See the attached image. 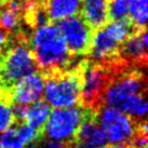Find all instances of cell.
Segmentation results:
<instances>
[{
	"mask_svg": "<svg viewBox=\"0 0 148 148\" xmlns=\"http://www.w3.org/2000/svg\"><path fill=\"white\" fill-rule=\"evenodd\" d=\"M10 36H11V35H9L7 32H4L3 29L0 28V50L7 45V42L9 41Z\"/></svg>",
	"mask_w": 148,
	"mask_h": 148,
	"instance_id": "603a6c76",
	"label": "cell"
},
{
	"mask_svg": "<svg viewBox=\"0 0 148 148\" xmlns=\"http://www.w3.org/2000/svg\"><path fill=\"white\" fill-rule=\"evenodd\" d=\"M5 2H7V0H0V9L2 8L4 4H5Z\"/></svg>",
	"mask_w": 148,
	"mask_h": 148,
	"instance_id": "d4e9b609",
	"label": "cell"
},
{
	"mask_svg": "<svg viewBox=\"0 0 148 148\" xmlns=\"http://www.w3.org/2000/svg\"><path fill=\"white\" fill-rule=\"evenodd\" d=\"M25 142L21 138L16 127H9L0 134V148H24Z\"/></svg>",
	"mask_w": 148,
	"mask_h": 148,
	"instance_id": "44dd1931",
	"label": "cell"
},
{
	"mask_svg": "<svg viewBox=\"0 0 148 148\" xmlns=\"http://www.w3.org/2000/svg\"><path fill=\"white\" fill-rule=\"evenodd\" d=\"M97 148H106V147H104V146H103V147H97Z\"/></svg>",
	"mask_w": 148,
	"mask_h": 148,
	"instance_id": "83f0119b",
	"label": "cell"
},
{
	"mask_svg": "<svg viewBox=\"0 0 148 148\" xmlns=\"http://www.w3.org/2000/svg\"><path fill=\"white\" fill-rule=\"evenodd\" d=\"M45 81V75L37 70L15 83V86L11 89L4 99L10 101L12 105L26 106L35 103L39 101L43 94Z\"/></svg>",
	"mask_w": 148,
	"mask_h": 148,
	"instance_id": "9c48e42d",
	"label": "cell"
},
{
	"mask_svg": "<svg viewBox=\"0 0 148 148\" xmlns=\"http://www.w3.org/2000/svg\"><path fill=\"white\" fill-rule=\"evenodd\" d=\"M80 12L83 20L96 30L109 21L108 0H82Z\"/></svg>",
	"mask_w": 148,
	"mask_h": 148,
	"instance_id": "5bb4252c",
	"label": "cell"
},
{
	"mask_svg": "<svg viewBox=\"0 0 148 148\" xmlns=\"http://www.w3.org/2000/svg\"><path fill=\"white\" fill-rule=\"evenodd\" d=\"M40 1H45V0H40Z\"/></svg>",
	"mask_w": 148,
	"mask_h": 148,
	"instance_id": "f1b7e54d",
	"label": "cell"
},
{
	"mask_svg": "<svg viewBox=\"0 0 148 148\" xmlns=\"http://www.w3.org/2000/svg\"><path fill=\"white\" fill-rule=\"evenodd\" d=\"M127 66L121 62L102 64L82 58L81 62V107L97 110L102 106V99L117 69Z\"/></svg>",
	"mask_w": 148,
	"mask_h": 148,
	"instance_id": "277c9868",
	"label": "cell"
},
{
	"mask_svg": "<svg viewBox=\"0 0 148 148\" xmlns=\"http://www.w3.org/2000/svg\"><path fill=\"white\" fill-rule=\"evenodd\" d=\"M27 148H40V147H38V146H34V145H32V146H28Z\"/></svg>",
	"mask_w": 148,
	"mask_h": 148,
	"instance_id": "4316f807",
	"label": "cell"
},
{
	"mask_svg": "<svg viewBox=\"0 0 148 148\" xmlns=\"http://www.w3.org/2000/svg\"><path fill=\"white\" fill-rule=\"evenodd\" d=\"M146 94L147 93H140V94L131 96L124 102L120 110L130 116L136 122H142L140 120L145 118L148 109Z\"/></svg>",
	"mask_w": 148,
	"mask_h": 148,
	"instance_id": "2e32d148",
	"label": "cell"
},
{
	"mask_svg": "<svg viewBox=\"0 0 148 148\" xmlns=\"http://www.w3.org/2000/svg\"><path fill=\"white\" fill-rule=\"evenodd\" d=\"M28 37L24 30L11 35L7 45L0 50V88L3 97L22 78L38 69Z\"/></svg>",
	"mask_w": 148,
	"mask_h": 148,
	"instance_id": "7a4b0ae2",
	"label": "cell"
},
{
	"mask_svg": "<svg viewBox=\"0 0 148 148\" xmlns=\"http://www.w3.org/2000/svg\"><path fill=\"white\" fill-rule=\"evenodd\" d=\"M86 114V109L81 106L56 108L50 112L45 124L43 134L51 140L63 142L74 140Z\"/></svg>",
	"mask_w": 148,
	"mask_h": 148,
	"instance_id": "52a82bcc",
	"label": "cell"
},
{
	"mask_svg": "<svg viewBox=\"0 0 148 148\" xmlns=\"http://www.w3.org/2000/svg\"><path fill=\"white\" fill-rule=\"evenodd\" d=\"M86 109L83 121L74 137L70 148H97L106 145L107 136L96 119V111Z\"/></svg>",
	"mask_w": 148,
	"mask_h": 148,
	"instance_id": "30bf717a",
	"label": "cell"
},
{
	"mask_svg": "<svg viewBox=\"0 0 148 148\" xmlns=\"http://www.w3.org/2000/svg\"><path fill=\"white\" fill-rule=\"evenodd\" d=\"M28 41L38 68L43 75L69 69L77 58L69 52L56 25L48 23L33 29Z\"/></svg>",
	"mask_w": 148,
	"mask_h": 148,
	"instance_id": "6da1fadb",
	"label": "cell"
},
{
	"mask_svg": "<svg viewBox=\"0 0 148 148\" xmlns=\"http://www.w3.org/2000/svg\"><path fill=\"white\" fill-rule=\"evenodd\" d=\"M3 97V92H2V90H1V88H0V99Z\"/></svg>",
	"mask_w": 148,
	"mask_h": 148,
	"instance_id": "484cf974",
	"label": "cell"
},
{
	"mask_svg": "<svg viewBox=\"0 0 148 148\" xmlns=\"http://www.w3.org/2000/svg\"><path fill=\"white\" fill-rule=\"evenodd\" d=\"M129 18L136 28H146L148 17V0H127Z\"/></svg>",
	"mask_w": 148,
	"mask_h": 148,
	"instance_id": "ac0fdd59",
	"label": "cell"
},
{
	"mask_svg": "<svg viewBox=\"0 0 148 148\" xmlns=\"http://www.w3.org/2000/svg\"><path fill=\"white\" fill-rule=\"evenodd\" d=\"M22 18L21 13L15 9L4 4L0 9V28L7 32L9 35H15L22 32Z\"/></svg>",
	"mask_w": 148,
	"mask_h": 148,
	"instance_id": "e0dca14e",
	"label": "cell"
},
{
	"mask_svg": "<svg viewBox=\"0 0 148 148\" xmlns=\"http://www.w3.org/2000/svg\"><path fill=\"white\" fill-rule=\"evenodd\" d=\"M147 48L146 28L138 29L121 45L119 50L120 61L127 66L145 68L147 65Z\"/></svg>",
	"mask_w": 148,
	"mask_h": 148,
	"instance_id": "8fae6325",
	"label": "cell"
},
{
	"mask_svg": "<svg viewBox=\"0 0 148 148\" xmlns=\"http://www.w3.org/2000/svg\"><path fill=\"white\" fill-rule=\"evenodd\" d=\"M82 0H45V5L50 21H62L80 12Z\"/></svg>",
	"mask_w": 148,
	"mask_h": 148,
	"instance_id": "9a60e30c",
	"label": "cell"
},
{
	"mask_svg": "<svg viewBox=\"0 0 148 148\" xmlns=\"http://www.w3.org/2000/svg\"><path fill=\"white\" fill-rule=\"evenodd\" d=\"M42 148H70V143L50 138L42 143Z\"/></svg>",
	"mask_w": 148,
	"mask_h": 148,
	"instance_id": "7402d4cb",
	"label": "cell"
},
{
	"mask_svg": "<svg viewBox=\"0 0 148 148\" xmlns=\"http://www.w3.org/2000/svg\"><path fill=\"white\" fill-rule=\"evenodd\" d=\"M96 119L111 144H129L137 125L136 122L119 109L102 106L96 110Z\"/></svg>",
	"mask_w": 148,
	"mask_h": 148,
	"instance_id": "8992f818",
	"label": "cell"
},
{
	"mask_svg": "<svg viewBox=\"0 0 148 148\" xmlns=\"http://www.w3.org/2000/svg\"><path fill=\"white\" fill-rule=\"evenodd\" d=\"M147 93V77L143 68L121 66L104 92L102 105L119 109L131 96Z\"/></svg>",
	"mask_w": 148,
	"mask_h": 148,
	"instance_id": "5b68a950",
	"label": "cell"
},
{
	"mask_svg": "<svg viewBox=\"0 0 148 148\" xmlns=\"http://www.w3.org/2000/svg\"><path fill=\"white\" fill-rule=\"evenodd\" d=\"M108 18L114 22L129 21L127 0H110L108 1Z\"/></svg>",
	"mask_w": 148,
	"mask_h": 148,
	"instance_id": "d6986e66",
	"label": "cell"
},
{
	"mask_svg": "<svg viewBox=\"0 0 148 148\" xmlns=\"http://www.w3.org/2000/svg\"><path fill=\"white\" fill-rule=\"evenodd\" d=\"M15 121L16 118L14 115L12 104L10 101L2 97L0 99V133L12 127Z\"/></svg>",
	"mask_w": 148,
	"mask_h": 148,
	"instance_id": "ffe728a7",
	"label": "cell"
},
{
	"mask_svg": "<svg viewBox=\"0 0 148 148\" xmlns=\"http://www.w3.org/2000/svg\"><path fill=\"white\" fill-rule=\"evenodd\" d=\"M82 56L69 69L45 75V99L54 108L81 106V62Z\"/></svg>",
	"mask_w": 148,
	"mask_h": 148,
	"instance_id": "3957f363",
	"label": "cell"
},
{
	"mask_svg": "<svg viewBox=\"0 0 148 148\" xmlns=\"http://www.w3.org/2000/svg\"><path fill=\"white\" fill-rule=\"evenodd\" d=\"M58 27L70 53L74 56L88 55L94 29L83 20L81 15L76 14L58 21Z\"/></svg>",
	"mask_w": 148,
	"mask_h": 148,
	"instance_id": "ba28073f",
	"label": "cell"
},
{
	"mask_svg": "<svg viewBox=\"0 0 148 148\" xmlns=\"http://www.w3.org/2000/svg\"><path fill=\"white\" fill-rule=\"evenodd\" d=\"M110 148H132L129 144H115Z\"/></svg>",
	"mask_w": 148,
	"mask_h": 148,
	"instance_id": "cb8c5ba5",
	"label": "cell"
},
{
	"mask_svg": "<svg viewBox=\"0 0 148 148\" xmlns=\"http://www.w3.org/2000/svg\"><path fill=\"white\" fill-rule=\"evenodd\" d=\"M121 45L111 38L104 27L94 30L92 43L89 51L90 60L102 64H111L119 61V50Z\"/></svg>",
	"mask_w": 148,
	"mask_h": 148,
	"instance_id": "7c38bea8",
	"label": "cell"
},
{
	"mask_svg": "<svg viewBox=\"0 0 148 148\" xmlns=\"http://www.w3.org/2000/svg\"><path fill=\"white\" fill-rule=\"evenodd\" d=\"M14 115L16 120H22L24 123L43 134L45 124L48 120L50 112V106L45 101H37L35 103L23 106V105H12Z\"/></svg>",
	"mask_w": 148,
	"mask_h": 148,
	"instance_id": "4fadbf2b",
	"label": "cell"
}]
</instances>
